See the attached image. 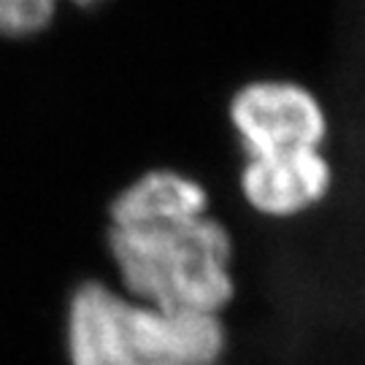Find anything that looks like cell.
Masks as SVG:
<instances>
[{
  "label": "cell",
  "instance_id": "cell-1",
  "mask_svg": "<svg viewBox=\"0 0 365 365\" xmlns=\"http://www.w3.org/2000/svg\"><path fill=\"white\" fill-rule=\"evenodd\" d=\"M108 249L133 300L173 314H214L233 298L230 235L203 187L149 170L111 203Z\"/></svg>",
  "mask_w": 365,
  "mask_h": 365
},
{
  "label": "cell",
  "instance_id": "cell-2",
  "mask_svg": "<svg viewBox=\"0 0 365 365\" xmlns=\"http://www.w3.org/2000/svg\"><path fill=\"white\" fill-rule=\"evenodd\" d=\"M233 128L247 149L241 190L268 217H298L325 203L336 170L325 152V106L303 84L252 81L230 103Z\"/></svg>",
  "mask_w": 365,
  "mask_h": 365
},
{
  "label": "cell",
  "instance_id": "cell-3",
  "mask_svg": "<svg viewBox=\"0 0 365 365\" xmlns=\"http://www.w3.org/2000/svg\"><path fill=\"white\" fill-rule=\"evenodd\" d=\"M73 365H211L225 349L214 314H173L98 282L76 289L68 317Z\"/></svg>",
  "mask_w": 365,
  "mask_h": 365
},
{
  "label": "cell",
  "instance_id": "cell-4",
  "mask_svg": "<svg viewBox=\"0 0 365 365\" xmlns=\"http://www.w3.org/2000/svg\"><path fill=\"white\" fill-rule=\"evenodd\" d=\"M73 3L81 9L98 6L103 0H0V36L3 38H30L52 25L57 9Z\"/></svg>",
  "mask_w": 365,
  "mask_h": 365
}]
</instances>
